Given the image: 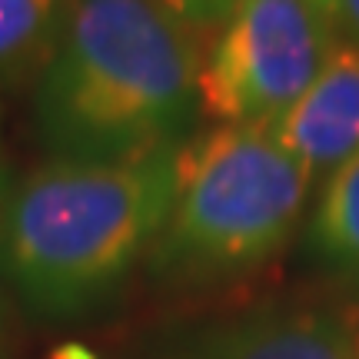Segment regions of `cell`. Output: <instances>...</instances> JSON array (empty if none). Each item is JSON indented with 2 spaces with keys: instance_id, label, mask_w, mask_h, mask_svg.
<instances>
[{
  "instance_id": "6da1fadb",
  "label": "cell",
  "mask_w": 359,
  "mask_h": 359,
  "mask_svg": "<svg viewBox=\"0 0 359 359\" xmlns=\"http://www.w3.org/2000/svg\"><path fill=\"white\" fill-rule=\"evenodd\" d=\"M200 30L160 0H74L34 123L50 160H137L190 140L200 116Z\"/></svg>"
},
{
  "instance_id": "7a4b0ae2",
  "label": "cell",
  "mask_w": 359,
  "mask_h": 359,
  "mask_svg": "<svg viewBox=\"0 0 359 359\" xmlns=\"http://www.w3.org/2000/svg\"><path fill=\"white\" fill-rule=\"evenodd\" d=\"M180 147L110 163L47 160L11 183L0 196V280L43 316L103 306L147 266L173 203Z\"/></svg>"
},
{
  "instance_id": "3957f363",
  "label": "cell",
  "mask_w": 359,
  "mask_h": 359,
  "mask_svg": "<svg viewBox=\"0 0 359 359\" xmlns=\"http://www.w3.org/2000/svg\"><path fill=\"white\" fill-rule=\"evenodd\" d=\"M313 177L269 127L190 133L177 154V187L150 276L180 290H210L259 273L303 219Z\"/></svg>"
},
{
  "instance_id": "277c9868",
  "label": "cell",
  "mask_w": 359,
  "mask_h": 359,
  "mask_svg": "<svg viewBox=\"0 0 359 359\" xmlns=\"http://www.w3.org/2000/svg\"><path fill=\"white\" fill-rule=\"evenodd\" d=\"M339 37V24L313 0H240L203 57L200 110L230 127H273Z\"/></svg>"
},
{
  "instance_id": "5b68a950",
  "label": "cell",
  "mask_w": 359,
  "mask_h": 359,
  "mask_svg": "<svg viewBox=\"0 0 359 359\" xmlns=\"http://www.w3.org/2000/svg\"><path fill=\"white\" fill-rule=\"evenodd\" d=\"M147 359H359V336L336 309L257 306L177 326Z\"/></svg>"
},
{
  "instance_id": "8992f818",
  "label": "cell",
  "mask_w": 359,
  "mask_h": 359,
  "mask_svg": "<svg viewBox=\"0 0 359 359\" xmlns=\"http://www.w3.org/2000/svg\"><path fill=\"white\" fill-rule=\"evenodd\" d=\"M309 177L326 180L359 156V43L339 37L316 80L269 127Z\"/></svg>"
},
{
  "instance_id": "52a82bcc",
  "label": "cell",
  "mask_w": 359,
  "mask_h": 359,
  "mask_svg": "<svg viewBox=\"0 0 359 359\" xmlns=\"http://www.w3.org/2000/svg\"><path fill=\"white\" fill-rule=\"evenodd\" d=\"M306 253L323 276L359 296V156L323 180L306 223Z\"/></svg>"
},
{
  "instance_id": "ba28073f",
  "label": "cell",
  "mask_w": 359,
  "mask_h": 359,
  "mask_svg": "<svg viewBox=\"0 0 359 359\" xmlns=\"http://www.w3.org/2000/svg\"><path fill=\"white\" fill-rule=\"evenodd\" d=\"M74 0H0V90H34L47 70Z\"/></svg>"
},
{
  "instance_id": "9c48e42d",
  "label": "cell",
  "mask_w": 359,
  "mask_h": 359,
  "mask_svg": "<svg viewBox=\"0 0 359 359\" xmlns=\"http://www.w3.org/2000/svg\"><path fill=\"white\" fill-rule=\"evenodd\" d=\"M163 7L183 17L190 27L206 30V27H223L230 20V13L240 7V0H160Z\"/></svg>"
},
{
  "instance_id": "30bf717a",
  "label": "cell",
  "mask_w": 359,
  "mask_h": 359,
  "mask_svg": "<svg viewBox=\"0 0 359 359\" xmlns=\"http://www.w3.org/2000/svg\"><path fill=\"white\" fill-rule=\"evenodd\" d=\"M336 11H339V30H343V37L359 43V0H336Z\"/></svg>"
},
{
  "instance_id": "8fae6325",
  "label": "cell",
  "mask_w": 359,
  "mask_h": 359,
  "mask_svg": "<svg viewBox=\"0 0 359 359\" xmlns=\"http://www.w3.org/2000/svg\"><path fill=\"white\" fill-rule=\"evenodd\" d=\"M11 187V173H7V160H4V140H0V196Z\"/></svg>"
},
{
  "instance_id": "7c38bea8",
  "label": "cell",
  "mask_w": 359,
  "mask_h": 359,
  "mask_svg": "<svg viewBox=\"0 0 359 359\" xmlns=\"http://www.w3.org/2000/svg\"><path fill=\"white\" fill-rule=\"evenodd\" d=\"M313 4H316L320 11H326V13H330V17L336 20V24H339V11H336V0H313Z\"/></svg>"
},
{
  "instance_id": "4fadbf2b",
  "label": "cell",
  "mask_w": 359,
  "mask_h": 359,
  "mask_svg": "<svg viewBox=\"0 0 359 359\" xmlns=\"http://www.w3.org/2000/svg\"><path fill=\"white\" fill-rule=\"evenodd\" d=\"M4 349H7V339H4V309H0V359H4Z\"/></svg>"
}]
</instances>
